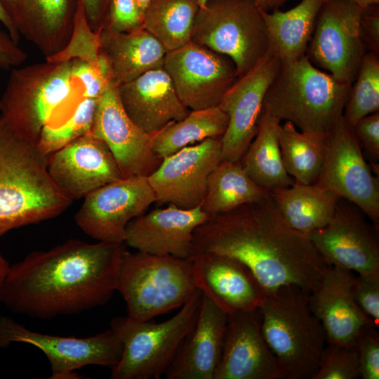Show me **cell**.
<instances>
[{
    "label": "cell",
    "instance_id": "cell-3",
    "mask_svg": "<svg viewBox=\"0 0 379 379\" xmlns=\"http://www.w3.org/2000/svg\"><path fill=\"white\" fill-rule=\"evenodd\" d=\"M48 156L18 135L0 115V237L54 218L71 205L48 171Z\"/></svg>",
    "mask_w": 379,
    "mask_h": 379
},
{
    "label": "cell",
    "instance_id": "cell-25",
    "mask_svg": "<svg viewBox=\"0 0 379 379\" xmlns=\"http://www.w3.org/2000/svg\"><path fill=\"white\" fill-rule=\"evenodd\" d=\"M118 93L127 115L149 135L190 112L179 99L163 66L118 86Z\"/></svg>",
    "mask_w": 379,
    "mask_h": 379
},
{
    "label": "cell",
    "instance_id": "cell-40",
    "mask_svg": "<svg viewBox=\"0 0 379 379\" xmlns=\"http://www.w3.org/2000/svg\"><path fill=\"white\" fill-rule=\"evenodd\" d=\"M142 18L134 0H110L104 27L129 32L142 27Z\"/></svg>",
    "mask_w": 379,
    "mask_h": 379
},
{
    "label": "cell",
    "instance_id": "cell-27",
    "mask_svg": "<svg viewBox=\"0 0 379 379\" xmlns=\"http://www.w3.org/2000/svg\"><path fill=\"white\" fill-rule=\"evenodd\" d=\"M97 33L100 53L108 62L112 82L117 85L163 66L166 51L143 27L129 32L102 27Z\"/></svg>",
    "mask_w": 379,
    "mask_h": 379
},
{
    "label": "cell",
    "instance_id": "cell-44",
    "mask_svg": "<svg viewBox=\"0 0 379 379\" xmlns=\"http://www.w3.org/2000/svg\"><path fill=\"white\" fill-rule=\"evenodd\" d=\"M27 55L11 37L0 30V68L9 69L24 62Z\"/></svg>",
    "mask_w": 379,
    "mask_h": 379
},
{
    "label": "cell",
    "instance_id": "cell-46",
    "mask_svg": "<svg viewBox=\"0 0 379 379\" xmlns=\"http://www.w3.org/2000/svg\"><path fill=\"white\" fill-rule=\"evenodd\" d=\"M0 21L8 29V34L12 39L18 44L20 40V34L13 25L9 16L4 10L1 1L0 0Z\"/></svg>",
    "mask_w": 379,
    "mask_h": 379
},
{
    "label": "cell",
    "instance_id": "cell-8",
    "mask_svg": "<svg viewBox=\"0 0 379 379\" xmlns=\"http://www.w3.org/2000/svg\"><path fill=\"white\" fill-rule=\"evenodd\" d=\"M202 297L197 288L175 315L161 323L136 321L127 316L112 319L110 328L123 349L111 368V378L159 379L165 375L197 321Z\"/></svg>",
    "mask_w": 379,
    "mask_h": 379
},
{
    "label": "cell",
    "instance_id": "cell-28",
    "mask_svg": "<svg viewBox=\"0 0 379 379\" xmlns=\"http://www.w3.org/2000/svg\"><path fill=\"white\" fill-rule=\"evenodd\" d=\"M328 0H301L287 11H261L265 21L269 53L281 63L298 60L305 55L318 13Z\"/></svg>",
    "mask_w": 379,
    "mask_h": 379
},
{
    "label": "cell",
    "instance_id": "cell-47",
    "mask_svg": "<svg viewBox=\"0 0 379 379\" xmlns=\"http://www.w3.org/2000/svg\"><path fill=\"white\" fill-rule=\"evenodd\" d=\"M256 6L262 11L270 12L278 9L287 0H254Z\"/></svg>",
    "mask_w": 379,
    "mask_h": 379
},
{
    "label": "cell",
    "instance_id": "cell-30",
    "mask_svg": "<svg viewBox=\"0 0 379 379\" xmlns=\"http://www.w3.org/2000/svg\"><path fill=\"white\" fill-rule=\"evenodd\" d=\"M280 124L279 119L262 109L257 133L240 159L250 178L269 192L295 182L282 161L278 136Z\"/></svg>",
    "mask_w": 379,
    "mask_h": 379
},
{
    "label": "cell",
    "instance_id": "cell-32",
    "mask_svg": "<svg viewBox=\"0 0 379 379\" xmlns=\"http://www.w3.org/2000/svg\"><path fill=\"white\" fill-rule=\"evenodd\" d=\"M228 121L227 114L219 106L190 110L184 119L151 135L152 149L163 159L207 138H222Z\"/></svg>",
    "mask_w": 379,
    "mask_h": 379
},
{
    "label": "cell",
    "instance_id": "cell-20",
    "mask_svg": "<svg viewBox=\"0 0 379 379\" xmlns=\"http://www.w3.org/2000/svg\"><path fill=\"white\" fill-rule=\"evenodd\" d=\"M258 310L227 314L221 357L214 379H286L266 343Z\"/></svg>",
    "mask_w": 379,
    "mask_h": 379
},
{
    "label": "cell",
    "instance_id": "cell-17",
    "mask_svg": "<svg viewBox=\"0 0 379 379\" xmlns=\"http://www.w3.org/2000/svg\"><path fill=\"white\" fill-rule=\"evenodd\" d=\"M280 65L275 55L268 53L223 95L218 106L229 121L221 138L222 160L240 161L248 149L258 131L265 95Z\"/></svg>",
    "mask_w": 379,
    "mask_h": 379
},
{
    "label": "cell",
    "instance_id": "cell-45",
    "mask_svg": "<svg viewBox=\"0 0 379 379\" xmlns=\"http://www.w3.org/2000/svg\"><path fill=\"white\" fill-rule=\"evenodd\" d=\"M87 22L93 32L105 26L110 0H79Z\"/></svg>",
    "mask_w": 379,
    "mask_h": 379
},
{
    "label": "cell",
    "instance_id": "cell-2",
    "mask_svg": "<svg viewBox=\"0 0 379 379\" xmlns=\"http://www.w3.org/2000/svg\"><path fill=\"white\" fill-rule=\"evenodd\" d=\"M193 247V255L213 253L239 260L268 294L291 286L310 293L328 266L308 236L286 222L270 195L210 215L194 230Z\"/></svg>",
    "mask_w": 379,
    "mask_h": 379
},
{
    "label": "cell",
    "instance_id": "cell-4",
    "mask_svg": "<svg viewBox=\"0 0 379 379\" xmlns=\"http://www.w3.org/2000/svg\"><path fill=\"white\" fill-rule=\"evenodd\" d=\"M351 86L321 71L305 55L281 63L262 109L302 132L326 135L343 117Z\"/></svg>",
    "mask_w": 379,
    "mask_h": 379
},
{
    "label": "cell",
    "instance_id": "cell-12",
    "mask_svg": "<svg viewBox=\"0 0 379 379\" xmlns=\"http://www.w3.org/2000/svg\"><path fill=\"white\" fill-rule=\"evenodd\" d=\"M361 11L344 0L326 1L305 53L312 65L348 84L354 81L366 53L360 35Z\"/></svg>",
    "mask_w": 379,
    "mask_h": 379
},
{
    "label": "cell",
    "instance_id": "cell-21",
    "mask_svg": "<svg viewBox=\"0 0 379 379\" xmlns=\"http://www.w3.org/2000/svg\"><path fill=\"white\" fill-rule=\"evenodd\" d=\"M196 288L227 314L258 310L268 293L239 260L213 253L193 255Z\"/></svg>",
    "mask_w": 379,
    "mask_h": 379
},
{
    "label": "cell",
    "instance_id": "cell-5",
    "mask_svg": "<svg viewBox=\"0 0 379 379\" xmlns=\"http://www.w3.org/2000/svg\"><path fill=\"white\" fill-rule=\"evenodd\" d=\"M309 295L297 287L282 288L258 309L261 331L286 379H312L327 343Z\"/></svg>",
    "mask_w": 379,
    "mask_h": 379
},
{
    "label": "cell",
    "instance_id": "cell-26",
    "mask_svg": "<svg viewBox=\"0 0 379 379\" xmlns=\"http://www.w3.org/2000/svg\"><path fill=\"white\" fill-rule=\"evenodd\" d=\"M227 314L203 295L197 321L165 375L168 379H214L223 347Z\"/></svg>",
    "mask_w": 379,
    "mask_h": 379
},
{
    "label": "cell",
    "instance_id": "cell-37",
    "mask_svg": "<svg viewBox=\"0 0 379 379\" xmlns=\"http://www.w3.org/2000/svg\"><path fill=\"white\" fill-rule=\"evenodd\" d=\"M359 377L360 365L356 345L327 343L318 369L312 379H355Z\"/></svg>",
    "mask_w": 379,
    "mask_h": 379
},
{
    "label": "cell",
    "instance_id": "cell-34",
    "mask_svg": "<svg viewBox=\"0 0 379 379\" xmlns=\"http://www.w3.org/2000/svg\"><path fill=\"white\" fill-rule=\"evenodd\" d=\"M197 0H150L143 15L142 27L166 52L190 41L199 8Z\"/></svg>",
    "mask_w": 379,
    "mask_h": 379
},
{
    "label": "cell",
    "instance_id": "cell-1",
    "mask_svg": "<svg viewBox=\"0 0 379 379\" xmlns=\"http://www.w3.org/2000/svg\"><path fill=\"white\" fill-rule=\"evenodd\" d=\"M124 244L72 239L32 251L10 265L1 303L13 313L40 319L102 306L117 292Z\"/></svg>",
    "mask_w": 379,
    "mask_h": 379
},
{
    "label": "cell",
    "instance_id": "cell-29",
    "mask_svg": "<svg viewBox=\"0 0 379 379\" xmlns=\"http://www.w3.org/2000/svg\"><path fill=\"white\" fill-rule=\"evenodd\" d=\"M270 196L286 222L294 230L308 235L325 226L341 199L315 183H296L274 190Z\"/></svg>",
    "mask_w": 379,
    "mask_h": 379
},
{
    "label": "cell",
    "instance_id": "cell-10",
    "mask_svg": "<svg viewBox=\"0 0 379 379\" xmlns=\"http://www.w3.org/2000/svg\"><path fill=\"white\" fill-rule=\"evenodd\" d=\"M22 343L39 349L47 357L50 379H77V371L86 366H114L122 343L112 328L87 337L60 336L32 331L12 318L0 314V349Z\"/></svg>",
    "mask_w": 379,
    "mask_h": 379
},
{
    "label": "cell",
    "instance_id": "cell-15",
    "mask_svg": "<svg viewBox=\"0 0 379 379\" xmlns=\"http://www.w3.org/2000/svg\"><path fill=\"white\" fill-rule=\"evenodd\" d=\"M356 205L344 199L323 227L307 236L328 265L364 276H379L378 229Z\"/></svg>",
    "mask_w": 379,
    "mask_h": 379
},
{
    "label": "cell",
    "instance_id": "cell-41",
    "mask_svg": "<svg viewBox=\"0 0 379 379\" xmlns=\"http://www.w3.org/2000/svg\"><path fill=\"white\" fill-rule=\"evenodd\" d=\"M353 293L358 306L377 327L379 324V276L357 274Z\"/></svg>",
    "mask_w": 379,
    "mask_h": 379
},
{
    "label": "cell",
    "instance_id": "cell-48",
    "mask_svg": "<svg viewBox=\"0 0 379 379\" xmlns=\"http://www.w3.org/2000/svg\"><path fill=\"white\" fill-rule=\"evenodd\" d=\"M10 265L6 258L0 252V303L1 299V292L5 279L8 272Z\"/></svg>",
    "mask_w": 379,
    "mask_h": 379
},
{
    "label": "cell",
    "instance_id": "cell-39",
    "mask_svg": "<svg viewBox=\"0 0 379 379\" xmlns=\"http://www.w3.org/2000/svg\"><path fill=\"white\" fill-rule=\"evenodd\" d=\"M360 377L364 379L379 378V334L376 327H364L357 337Z\"/></svg>",
    "mask_w": 379,
    "mask_h": 379
},
{
    "label": "cell",
    "instance_id": "cell-19",
    "mask_svg": "<svg viewBox=\"0 0 379 379\" xmlns=\"http://www.w3.org/2000/svg\"><path fill=\"white\" fill-rule=\"evenodd\" d=\"M48 171L56 186L72 201L122 178L110 149L91 131L50 154Z\"/></svg>",
    "mask_w": 379,
    "mask_h": 379
},
{
    "label": "cell",
    "instance_id": "cell-43",
    "mask_svg": "<svg viewBox=\"0 0 379 379\" xmlns=\"http://www.w3.org/2000/svg\"><path fill=\"white\" fill-rule=\"evenodd\" d=\"M379 4L362 9L360 35L366 50L379 54Z\"/></svg>",
    "mask_w": 379,
    "mask_h": 379
},
{
    "label": "cell",
    "instance_id": "cell-22",
    "mask_svg": "<svg viewBox=\"0 0 379 379\" xmlns=\"http://www.w3.org/2000/svg\"><path fill=\"white\" fill-rule=\"evenodd\" d=\"M209 217L201 206L182 209L170 205L154 209L128 224L124 243L140 252L190 258L194 232Z\"/></svg>",
    "mask_w": 379,
    "mask_h": 379
},
{
    "label": "cell",
    "instance_id": "cell-51",
    "mask_svg": "<svg viewBox=\"0 0 379 379\" xmlns=\"http://www.w3.org/2000/svg\"><path fill=\"white\" fill-rule=\"evenodd\" d=\"M199 6H203L208 0H197Z\"/></svg>",
    "mask_w": 379,
    "mask_h": 379
},
{
    "label": "cell",
    "instance_id": "cell-23",
    "mask_svg": "<svg viewBox=\"0 0 379 379\" xmlns=\"http://www.w3.org/2000/svg\"><path fill=\"white\" fill-rule=\"evenodd\" d=\"M355 277L350 270L328 265L310 293V307L320 321L328 343L355 345L364 327H376L354 299Z\"/></svg>",
    "mask_w": 379,
    "mask_h": 379
},
{
    "label": "cell",
    "instance_id": "cell-7",
    "mask_svg": "<svg viewBox=\"0 0 379 379\" xmlns=\"http://www.w3.org/2000/svg\"><path fill=\"white\" fill-rule=\"evenodd\" d=\"M72 60L47 61L12 70L0 98L1 116L19 136L38 142L73 96Z\"/></svg>",
    "mask_w": 379,
    "mask_h": 379
},
{
    "label": "cell",
    "instance_id": "cell-35",
    "mask_svg": "<svg viewBox=\"0 0 379 379\" xmlns=\"http://www.w3.org/2000/svg\"><path fill=\"white\" fill-rule=\"evenodd\" d=\"M379 111V58L366 52L352 84L343 117L352 126L360 119Z\"/></svg>",
    "mask_w": 379,
    "mask_h": 379
},
{
    "label": "cell",
    "instance_id": "cell-36",
    "mask_svg": "<svg viewBox=\"0 0 379 379\" xmlns=\"http://www.w3.org/2000/svg\"><path fill=\"white\" fill-rule=\"evenodd\" d=\"M99 98H81L64 121L46 125L37 142L39 149L49 156L91 132Z\"/></svg>",
    "mask_w": 379,
    "mask_h": 379
},
{
    "label": "cell",
    "instance_id": "cell-24",
    "mask_svg": "<svg viewBox=\"0 0 379 379\" xmlns=\"http://www.w3.org/2000/svg\"><path fill=\"white\" fill-rule=\"evenodd\" d=\"M20 35L34 44L47 59L69 44L79 0H1Z\"/></svg>",
    "mask_w": 379,
    "mask_h": 379
},
{
    "label": "cell",
    "instance_id": "cell-38",
    "mask_svg": "<svg viewBox=\"0 0 379 379\" xmlns=\"http://www.w3.org/2000/svg\"><path fill=\"white\" fill-rule=\"evenodd\" d=\"M71 74L82 84L81 98H99L112 83L99 66L81 58L72 60Z\"/></svg>",
    "mask_w": 379,
    "mask_h": 379
},
{
    "label": "cell",
    "instance_id": "cell-13",
    "mask_svg": "<svg viewBox=\"0 0 379 379\" xmlns=\"http://www.w3.org/2000/svg\"><path fill=\"white\" fill-rule=\"evenodd\" d=\"M163 67L190 110L218 106L239 77L230 58L192 41L166 52Z\"/></svg>",
    "mask_w": 379,
    "mask_h": 379
},
{
    "label": "cell",
    "instance_id": "cell-16",
    "mask_svg": "<svg viewBox=\"0 0 379 379\" xmlns=\"http://www.w3.org/2000/svg\"><path fill=\"white\" fill-rule=\"evenodd\" d=\"M221 161V138H207L163 158L147 177L156 202L182 209L201 206L208 178Z\"/></svg>",
    "mask_w": 379,
    "mask_h": 379
},
{
    "label": "cell",
    "instance_id": "cell-14",
    "mask_svg": "<svg viewBox=\"0 0 379 379\" xmlns=\"http://www.w3.org/2000/svg\"><path fill=\"white\" fill-rule=\"evenodd\" d=\"M156 201L147 177L121 178L87 194L74 220L98 241L124 243L128 224Z\"/></svg>",
    "mask_w": 379,
    "mask_h": 379
},
{
    "label": "cell",
    "instance_id": "cell-49",
    "mask_svg": "<svg viewBox=\"0 0 379 379\" xmlns=\"http://www.w3.org/2000/svg\"><path fill=\"white\" fill-rule=\"evenodd\" d=\"M352 3L361 8H364L373 4H379V0H344Z\"/></svg>",
    "mask_w": 379,
    "mask_h": 379
},
{
    "label": "cell",
    "instance_id": "cell-33",
    "mask_svg": "<svg viewBox=\"0 0 379 379\" xmlns=\"http://www.w3.org/2000/svg\"><path fill=\"white\" fill-rule=\"evenodd\" d=\"M280 151L284 167L296 183L316 182L326 152V135L302 132L286 121L278 129Z\"/></svg>",
    "mask_w": 379,
    "mask_h": 379
},
{
    "label": "cell",
    "instance_id": "cell-11",
    "mask_svg": "<svg viewBox=\"0 0 379 379\" xmlns=\"http://www.w3.org/2000/svg\"><path fill=\"white\" fill-rule=\"evenodd\" d=\"M356 205L379 228V182L344 117L326 135L324 164L314 182Z\"/></svg>",
    "mask_w": 379,
    "mask_h": 379
},
{
    "label": "cell",
    "instance_id": "cell-6",
    "mask_svg": "<svg viewBox=\"0 0 379 379\" xmlns=\"http://www.w3.org/2000/svg\"><path fill=\"white\" fill-rule=\"evenodd\" d=\"M197 289L190 258L126 250L122 255L117 291L134 321H149L182 307Z\"/></svg>",
    "mask_w": 379,
    "mask_h": 379
},
{
    "label": "cell",
    "instance_id": "cell-31",
    "mask_svg": "<svg viewBox=\"0 0 379 379\" xmlns=\"http://www.w3.org/2000/svg\"><path fill=\"white\" fill-rule=\"evenodd\" d=\"M270 195L250 178L240 161L222 160L208 178L201 209L209 215H216Z\"/></svg>",
    "mask_w": 379,
    "mask_h": 379
},
{
    "label": "cell",
    "instance_id": "cell-42",
    "mask_svg": "<svg viewBox=\"0 0 379 379\" xmlns=\"http://www.w3.org/2000/svg\"><path fill=\"white\" fill-rule=\"evenodd\" d=\"M360 147L373 165L379 161V112L367 115L352 126Z\"/></svg>",
    "mask_w": 379,
    "mask_h": 379
},
{
    "label": "cell",
    "instance_id": "cell-18",
    "mask_svg": "<svg viewBox=\"0 0 379 379\" xmlns=\"http://www.w3.org/2000/svg\"><path fill=\"white\" fill-rule=\"evenodd\" d=\"M91 132L112 153L122 178L150 175L163 160L151 145V135L140 128L124 111L118 85L112 82L100 97Z\"/></svg>",
    "mask_w": 379,
    "mask_h": 379
},
{
    "label": "cell",
    "instance_id": "cell-50",
    "mask_svg": "<svg viewBox=\"0 0 379 379\" xmlns=\"http://www.w3.org/2000/svg\"><path fill=\"white\" fill-rule=\"evenodd\" d=\"M136 5H137V7L138 8V10L140 11L141 15H142V18H143V15H144V13H145V11L149 2L150 0H134ZM143 19V18H142Z\"/></svg>",
    "mask_w": 379,
    "mask_h": 379
},
{
    "label": "cell",
    "instance_id": "cell-9",
    "mask_svg": "<svg viewBox=\"0 0 379 379\" xmlns=\"http://www.w3.org/2000/svg\"><path fill=\"white\" fill-rule=\"evenodd\" d=\"M191 41L230 58L239 77L269 53L265 21L254 0H208L197 13Z\"/></svg>",
    "mask_w": 379,
    "mask_h": 379
}]
</instances>
